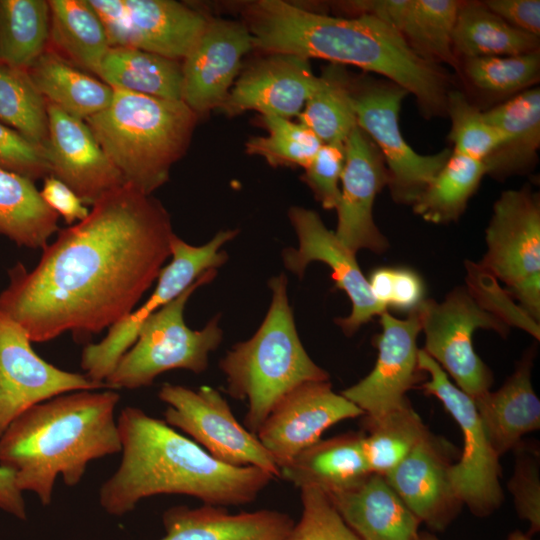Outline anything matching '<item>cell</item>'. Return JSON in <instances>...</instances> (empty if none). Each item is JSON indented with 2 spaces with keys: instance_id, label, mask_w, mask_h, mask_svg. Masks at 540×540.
<instances>
[{
  "instance_id": "cell-31",
  "label": "cell",
  "mask_w": 540,
  "mask_h": 540,
  "mask_svg": "<svg viewBox=\"0 0 540 540\" xmlns=\"http://www.w3.org/2000/svg\"><path fill=\"white\" fill-rule=\"evenodd\" d=\"M96 75L114 89L182 100V65L155 53L132 47H110Z\"/></svg>"
},
{
  "instance_id": "cell-40",
  "label": "cell",
  "mask_w": 540,
  "mask_h": 540,
  "mask_svg": "<svg viewBox=\"0 0 540 540\" xmlns=\"http://www.w3.org/2000/svg\"><path fill=\"white\" fill-rule=\"evenodd\" d=\"M446 112L451 120L449 140L454 152L481 160L508 141V136L491 124L484 112L458 91H448Z\"/></svg>"
},
{
  "instance_id": "cell-28",
  "label": "cell",
  "mask_w": 540,
  "mask_h": 540,
  "mask_svg": "<svg viewBox=\"0 0 540 540\" xmlns=\"http://www.w3.org/2000/svg\"><path fill=\"white\" fill-rule=\"evenodd\" d=\"M364 432H348L319 440L282 465L280 478L299 489L326 495L352 489L372 472L363 449Z\"/></svg>"
},
{
  "instance_id": "cell-18",
  "label": "cell",
  "mask_w": 540,
  "mask_h": 540,
  "mask_svg": "<svg viewBox=\"0 0 540 540\" xmlns=\"http://www.w3.org/2000/svg\"><path fill=\"white\" fill-rule=\"evenodd\" d=\"M289 219L298 237L297 248H286L283 261L286 268L303 277L307 266L314 261L331 268L332 278L338 289L343 290L352 303L347 317L335 319V323L347 336L353 335L363 324L387 311L373 297L368 279L360 269L356 257L329 230L313 210L292 207Z\"/></svg>"
},
{
  "instance_id": "cell-34",
  "label": "cell",
  "mask_w": 540,
  "mask_h": 540,
  "mask_svg": "<svg viewBox=\"0 0 540 540\" xmlns=\"http://www.w3.org/2000/svg\"><path fill=\"white\" fill-rule=\"evenodd\" d=\"M49 39L76 67L97 74L110 48L104 26L88 0H49Z\"/></svg>"
},
{
  "instance_id": "cell-3",
  "label": "cell",
  "mask_w": 540,
  "mask_h": 540,
  "mask_svg": "<svg viewBox=\"0 0 540 540\" xmlns=\"http://www.w3.org/2000/svg\"><path fill=\"white\" fill-rule=\"evenodd\" d=\"M117 425L122 458L99 489V504L109 515L124 516L141 500L161 494L186 495L213 506L246 505L275 479L256 467L218 461L140 408L122 409Z\"/></svg>"
},
{
  "instance_id": "cell-51",
  "label": "cell",
  "mask_w": 540,
  "mask_h": 540,
  "mask_svg": "<svg viewBox=\"0 0 540 540\" xmlns=\"http://www.w3.org/2000/svg\"><path fill=\"white\" fill-rule=\"evenodd\" d=\"M23 493L17 488L14 474L0 466V509L20 520L27 519Z\"/></svg>"
},
{
  "instance_id": "cell-46",
  "label": "cell",
  "mask_w": 540,
  "mask_h": 540,
  "mask_svg": "<svg viewBox=\"0 0 540 540\" xmlns=\"http://www.w3.org/2000/svg\"><path fill=\"white\" fill-rule=\"evenodd\" d=\"M345 162V143L322 144L305 167L304 180L325 209H336Z\"/></svg>"
},
{
  "instance_id": "cell-35",
  "label": "cell",
  "mask_w": 540,
  "mask_h": 540,
  "mask_svg": "<svg viewBox=\"0 0 540 540\" xmlns=\"http://www.w3.org/2000/svg\"><path fill=\"white\" fill-rule=\"evenodd\" d=\"M485 175L483 161L452 150L445 165L412 205L413 211L434 224L457 221Z\"/></svg>"
},
{
  "instance_id": "cell-29",
  "label": "cell",
  "mask_w": 540,
  "mask_h": 540,
  "mask_svg": "<svg viewBox=\"0 0 540 540\" xmlns=\"http://www.w3.org/2000/svg\"><path fill=\"white\" fill-rule=\"evenodd\" d=\"M486 119L508 141L485 160L486 174L497 179L528 171L540 148V90L531 87L485 111Z\"/></svg>"
},
{
  "instance_id": "cell-8",
  "label": "cell",
  "mask_w": 540,
  "mask_h": 540,
  "mask_svg": "<svg viewBox=\"0 0 540 540\" xmlns=\"http://www.w3.org/2000/svg\"><path fill=\"white\" fill-rule=\"evenodd\" d=\"M479 265L506 285L535 321L540 319V199L529 186L501 193L486 229Z\"/></svg>"
},
{
  "instance_id": "cell-32",
  "label": "cell",
  "mask_w": 540,
  "mask_h": 540,
  "mask_svg": "<svg viewBox=\"0 0 540 540\" xmlns=\"http://www.w3.org/2000/svg\"><path fill=\"white\" fill-rule=\"evenodd\" d=\"M58 217L33 181L0 168V235L18 246L43 249L59 231Z\"/></svg>"
},
{
  "instance_id": "cell-23",
  "label": "cell",
  "mask_w": 540,
  "mask_h": 540,
  "mask_svg": "<svg viewBox=\"0 0 540 540\" xmlns=\"http://www.w3.org/2000/svg\"><path fill=\"white\" fill-rule=\"evenodd\" d=\"M318 84L307 59L271 54L244 72L222 108L229 115L256 110L263 117L289 119L301 113Z\"/></svg>"
},
{
  "instance_id": "cell-13",
  "label": "cell",
  "mask_w": 540,
  "mask_h": 540,
  "mask_svg": "<svg viewBox=\"0 0 540 540\" xmlns=\"http://www.w3.org/2000/svg\"><path fill=\"white\" fill-rule=\"evenodd\" d=\"M406 90L390 81H373L363 85L353 102L357 126L371 139L381 153L387 171L388 187L393 200L413 205L428 184L447 162L452 149L433 155L414 151L402 135L399 113Z\"/></svg>"
},
{
  "instance_id": "cell-4",
  "label": "cell",
  "mask_w": 540,
  "mask_h": 540,
  "mask_svg": "<svg viewBox=\"0 0 540 540\" xmlns=\"http://www.w3.org/2000/svg\"><path fill=\"white\" fill-rule=\"evenodd\" d=\"M119 401L117 390H78L30 407L0 436V466L14 474L22 493L49 505L58 475L76 486L90 461L121 452Z\"/></svg>"
},
{
  "instance_id": "cell-6",
  "label": "cell",
  "mask_w": 540,
  "mask_h": 540,
  "mask_svg": "<svg viewBox=\"0 0 540 540\" xmlns=\"http://www.w3.org/2000/svg\"><path fill=\"white\" fill-rule=\"evenodd\" d=\"M272 292L267 314L254 335L236 343L220 360L227 393L247 400L244 426L253 433L279 400L309 381L329 380L305 350L294 321L287 294V278H271Z\"/></svg>"
},
{
  "instance_id": "cell-42",
  "label": "cell",
  "mask_w": 540,
  "mask_h": 540,
  "mask_svg": "<svg viewBox=\"0 0 540 540\" xmlns=\"http://www.w3.org/2000/svg\"><path fill=\"white\" fill-rule=\"evenodd\" d=\"M268 134L254 137L246 144L249 154L265 158L271 165L306 167L322 142L305 125L280 117H263Z\"/></svg>"
},
{
  "instance_id": "cell-5",
  "label": "cell",
  "mask_w": 540,
  "mask_h": 540,
  "mask_svg": "<svg viewBox=\"0 0 540 540\" xmlns=\"http://www.w3.org/2000/svg\"><path fill=\"white\" fill-rule=\"evenodd\" d=\"M113 90L110 105L85 122L125 184L151 195L187 149L198 115L182 100Z\"/></svg>"
},
{
  "instance_id": "cell-41",
  "label": "cell",
  "mask_w": 540,
  "mask_h": 540,
  "mask_svg": "<svg viewBox=\"0 0 540 540\" xmlns=\"http://www.w3.org/2000/svg\"><path fill=\"white\" fill-rule=\"evenodd\" d=\"M463 69L480 90L494 94L520 93L538 82L540 53L469 58L464 60Z\"/></svg>"
},
{
  "instance_id": "cell-15",
  "label": "cell",
  "mask_w": 540,
  "mask_h": 540,
  "mask_svg": "<svg viewBox=\"0 0 540 540\" xmlns=\"http://www.w3.org/2000/svg\"><path fill=\"white\" fill-rule=\"evenodd\" d=\"M25 330L0 311V436L21 413L48 399L78 390L110 389L85 374L42 359Z\"/></svg>"
},
{
  "instance_id": "cell-45",
  "label": "cell",
  "mask_w": 540,
  "mask_h": 540,
  "mask_svg": "<svg viewBox=\"0 0 540 540\" xmlns=\"http://www.w3.org/2000/svg\"><path fill=\"white\" fill-rule=\"evenodd\" d=\"M515 466L507 488L518 517L529 524L532 536L540 531L539 452L522 442L513 450Z\"/></svg>"
},
{
  "instance_id": "cell-38",
  "label": "cell",
  "mask_w": 540,
  "mask_h": 540,
  "mask_svg": "<svg viewBox=\"0 0 540 540\" xmlns=\"http://www.w3.org/2000/svg\"><path fill=\"white\" fill-rule=\"evenodd\" d=\"M363 449L372 473L385 476L428 434L421 417L407 401L375 420L364 419Z\"/></svg>"
},
{
  "instance_id": "cell-19",
  "label": "cell",
  "mask_w": 540,
  "mask_h": 540,
  "mask_svg": "<svg viewBox=\"0 0 540 540\" xmlns=\"http://www.w3.org/2000/svg\"><path fill=\"white\" fill-rule=\"evenodd\" d=\"M340 184L336 237L354 254L361 249L383 253L388 241L374 222L373 204L388 184V171L378 148L359 127L345 141Z\"/></svg>"
},
{
  "instance_id": "cell-14",
  "label": "cell",
  "mask_w": 540,
  "mask_h": 540,
  "mask_svg": "<svg viewBox=\"0 0 540 540\" xmlns=\"http://www.w3.org/2000/svg\"><path fill=\"white\" fill-rule=\"evenodd\" d=\"M110 47H132L173 60L184 59L208 20L173 0H88Z\"/></svg>"
},
{
  "instance_id": "cell-20",
  "label": "cell",
  "mask_w": 540,
  "mask_h": 540,
  "mask_svg": "<svg viewBox=\"0 0 540 540\" xmlns=\"http://www.w3.org/2000/svg\"><path fill=\"white\" fill-rule=\"evenodd\" d=\"M451 446L430 431L384 477L405 505L431 532H442L456 519L463 505L455 495L449 470Z\"/></svg>"
},
{
  "instance_id": "cell-27",
  "label": "cell",
  "mask_w": 540,
  "mask_h": 540,
  "mask_svg": "<svg viewBox=\"0 0 540 540\" xmlns=\"http://www.w3.org/2000/svg\"><path fill=\"white\" fill-rule=\"evenodd\" d=\"M533 353L527 352L496 391L473 399L487 438L498 457L540 428V400L531 381Z\"/></svg>"
},
{
  "instance_id": "cell-54",
  "label": "cell",
  "mask_w": 540,
  "mask_h": 540,
  "mask_svg": "<svg viewBox=\"0 0 540 540\" xmlns=\"http://www.w3.org/2000/svg\"><path fill=\"white\" fill-rule=\"evenodd\" d=\"M417 540H440L434 532L431 531H419Z\"/></svg>"
},
{
  "instance_id": "cell-17",
  "label": "cell",
  "mask_w": 540,
  "mask_h": 540,
  "mask_svg": "<svg viewBox=\"0 0 540 540\" xmlns=\"http://www.w3.org/2000/svg\"><path fill=\"white\" fill-rule=\"evenodd\" d=\"M363 415L355 404L333 391L329 380L309 381L279 400L256 435L280 468L321 440L331 426Z\"/></svg>"
},
{
  "instance_id": "cell-1",
  "label": "cell",
  "mask_w": 540,
  "mask_h": 540,
  "mask_svg": "<svg viewBox=\"0 0 540 540\" xmlns=\"http://www.w3.org/2000/svg\"><path fill=\"white\" fill-rule=\"evenodd\" d=\"M174 234L162 204L124 184L59 229L32 270L21 262L9 269L0 311L31 342L67 332L88 340L135 310L171 256Z\"/></svg>"
},
{
  "instance_id": "cell-30",
  "label": "cell",
  "mask_w": 540,
  "mask_h": 540,
  "mask_svg": "<svg viewBox=\"0 0 540 540\" xmlns=\"http://www.w3.org/2000/svg\"><path fill=\"white\" fill-rule=\"evenodd\" d=\"M27 71L48 103L75 118L85 121L106 109L112 101L111 86L55 51L45 50Z\"/></svg>"
},
{
  "instance_id": "cell-16",
  "label": "cell",
  "mask_w": 540,
  "mask_h": 540,
  "mask_svg": "<svg viewBox=\"0 0 540 540\" xmlns=\"http://www.w3.org/2000/svg\"><path fill=\"white\" fill-rule=\"evenodd\" d=\"M382 332L374 343L378 356L364 378L340 393L362 410L364 419L375 420L408 401L406 393L423 383L417 338L422 329L418 306L398 319L388 311L380 315Z\"/></svg>"
},
{
  "instance_id": "cell-24",
  "label": "cell",
  "mask_w": 540,
  "mask_h": 540,
  "mask_svg": "<svg viewBox=\"0 0 540 540\" xmlns=\"http://www.w3.org/2000/svg\"><path fill=\"white\" fill-rule=\"evenodd\" d=\"M462 1L366 0L347 6L358 15L377 17L394 28L408 46L425 61L458 67L452 46L453 30Z\"/></svg>"
},
{
  "instance_id": "cell-53",
  "label": "cell",
  "mask_w": 540,
  "mask_h": 540,
  "mask_svg": "<svg viewBox=\"0 0 540 540\" xmlns=\"http://www.w3.org/2000/svg\"><path fill=\"white\" fill-rule=\"evenodd\" d=\"M506 540H534V539H532V536H530L527 533H523L520 530H515L508 535Z\"/></svg>"
},
{
  "instance_id": "cell-2",
  "label": "cell",
  "mask_w": 540,
  "mask_h": 540,
  "mask_svg": "<svg viewBox=\"0 0 540 540\" xmlns=\"http://www.w3.org/2000/svg\"><path fill=\"white\" fill-rule=\"evenodd\" d=\"M244 15L256 48L359 67L411 93L425 116L446 112L447 75L439 65L419 57L394 28L375 16H330L281 0L251 3Z\"/></svg>"
},
{
  "instance_id": "cell-11",
  "label": "cell",
  "mask_w": 540,
  "mask_h": 540,
  "mask_svg": "<svg viewBox=\"0 0 540 540\" xmlns=\"http://www.w3.org/2000/svg\"><path fill=\"white\" fill-rule=\"evenodd\" d=\"M238 230L218 232L201 246L188 244L176 234L171 240V261L163 266L157 285L148 300L108 329L98 343H88L81 355V368L92 381L105 383L120 357L134 344L142 323L157 310L177 298L205 272L219 268L228 258L222 246L235 238Z\"/></svg>"
},
{
  "instance_id": "cell-47",
  "label": "cell",
  "mask_w": 540,
  "mask_h": 540,
  "mask_svg": "<svg viewBox=\"0 0 540 540\" xmlns=\"http://www.w3.org/2000/svg\"><path fill=\"white\" fill-rule=\"evenodd\" d=\"M0 168L33 182L51 175L47 151L1 122Z\"/></svg>"
},
{
  "instance_id": "cell-37",
  "label": "cell",
  "mask_w": 540,
  "mask_h": 540,
  "mask_svg": "<svg viewBox=\"0 0 540 540\" xmlns=\"http://www.w3.org/2000/svg\"><path fill=\"white\" fill-rule=\"evenodd\" d=\"M298 118L323 144L345 143L358 126L352 85L344 70L334 65L319 76Z\"/></svg>"
},
{
  "instance_id": "cell-44",
  "label": "cell",
  "mask_w": 540,
  "mask_h": 540,
  "mask_svg": "<svg viewBox=\"0 0 540 540\" xmlns=\"http://www.w3.org/2000/svg\"><path fill=\"white\" fill-rule=\"evenodd\" d=\"M300 499V518L286 540H362L344 523L322 491L300 489Z\"/></svg>"
},
{
  "instance_id": "cell-36",
  "label": "cell",
  "mask_w": 540,
  "mask_h": 540,
  "mask_svg": "<svg viewBox=\"0 0 540 540\" xmlns=\"http://www.w3.org/2000/svg\"><path fill=\"white\" fill-rule=\"evenodd\" d=\"M50 10L45 0H0V63L27 70L46 50Z\"/></svg>"
},
{
  "instance_id": "cell-50",
  "label": "cell",
  "mask_w": 540,
  "mask_h": 540,
  "mask_svg": "<svg viewBox=\"0 0 540 540\" xmlns=\"http://www.w3.org/2000/svg\"><path fill=\"white\" fill-rule=\"evenodd\" d=\"M421 277L408 268H394L390 306L410 312L424 300Z\"/></svg>"
},
{
  "instance_id": "cell-43",
  "label": "cell",
  "mask_w": 540,
  "mask_h": 540,
  "mask_svg": "<svg viewBox=\"0 0 540 540\" xmlns=\"http://www.w3.org/2000/svg\"><path fill=\"white\" fill-rule=\"evenodd\" d=\"M466 288L475 301L487 312L496 316L508 327L515 326L540 339L539 323L513 301L507 290L479 263L466 261Z\"/></svg>"
},
{
  "instance_id": "cell-49",
  "label": "cell",
  "mask_w": 540,
  "mask_h": 540,
  "mask_svg": "<svg viewBox=\"0 0 540 540\" xmlns=\"http://www.w3.org/2000/svg\"><path fill=\"white\" fill-rule=\"evenodd\" d=\"M483 3L513 28L539 37V0H487Z\"/></svg>"
},
{
  "instance_id": "cell-21",
  "label": "cell",
  "mask_w": 540,
  "mask_h": 540,
  "mask_svg": "<svg viewBox=\"0 0 540 540\" xmlns=\"http://www.w3.org/2000/svg\"><path fill=\"white\" fill-rule=\"evenodd\" d=\"M47 157L51 175L71 188L85 205H93L125 184L84 120L47 102Z\"/></svg>"
},
{
  "instance_id": "cell-22",
  "label": "cell",
  "mask_w": 540,
  "mask_h": 540,
  "mask_svg": "<svg viewBox=\"0 0 540 540\" xmlns=\"http://www.w3.org/2000/svg\"><path fill=\"white\" fill-rule=\"evenodd\" d=\"M252 47V37L244 24L208 20L183 59L182 101L197 115L222 106L243 56Z\"/></svg>"
},
{
  "instance_id": "cell-26",
  "label": "cell",
  "mask_w": 540,
  "mask_h": 540,
  "mask_svg": "<svg viewBox=\"0 0 540 540\" xmlns=\"http://www.w3.org/2000/svg\"><path fill=\"white\" fill-rule=\"evenodd\" d=\"M344 523L362 540H417L419 520L385 477L371 473L356 487L327 495Z\"/></svg>"
},
{
  "instance_id": "cell-52",
  "label": "cell",
  "mask_w": 540,
  "mask_h": 540,
  "mask_svg": "<svg viewBox=\"0 0 540 540\" xmlns=\"http://www.w3.org/2000/svg\"><path fill=\"white\" fill-rule=\"evenodd\" d=\"M394 268L375 269L369 277V287L377 303L387 310L391 303Z\"/></svg>"
},
{
  "instance_id": "cell-9",
  "label": "cell",
  "mask_w": 540,
  "mask_h": 540,
  "mask_svg": "<svg viewBox=\"0 0 540 540\" xmlns=\"http://www.w3.org/2000/svg\"><path fill=\"white\" fill-rule=\"evenodd\" d=\"M418 364L429 377L421 384V389L443 404L463 436L462 454L449 470L452 489L472 514L486 517L504 500L499 457L487 438L473 399L453 384L423 349H419Z\"/></svg>"
},
{
  "instance_id": "cell-7",
  "label": "cell",
  "mask_w": 540,
  "mask_h": 540,
  "mask_svg": "<svg viewBox=\"0 0 540 540\" xmlns=\"http://www.w3.org/2000/svg\"><path fill=\"white\" fill-rule=\"evenodd\" d=\"M216 274L215 269L205 272L142 323L136 341L105 380L110 389L150 386L156 377L169 370L184 369L200 374L208 368L209 355L223 338L219 317L212 318L200 330H192L185 323L184 309L194 291L211 282Z\"/></svg>"
},
{
  "instance_id": "cell-48",
  "label": "cell",
  "mask_w": 540,
  "mask_h": 540,
  "mask_svg": "<svg viewBox=\"0 0 540 540\" xmlns=\"http://www.w3.org/2000/svg\"><path fill=\"white\" fill-rule=\"evenodd\" d=\"M40 194L45 203L70 226L85 219L89 210L80 197L65 183L50 175L44 178Z\"/></svg>"
},
{
  "instance_id": "cell-12",
  "label": "cell",
  "mask_w": 540,
  "mask_h": 540,
  "mask_svg": "<svg viewBox=\"0 0 540 540\" xmlns=\"http://www.w3.org/2000/svg\"><path fill=\"white\" fill-rule=\"evenodd\" d=\"M167 405L165 422L188 434L211 456L236 467H256L280 478V470L259 441L234 416L227 400L213 387L193 390L165 383L158 392Z\"/></svg>"
},
{
  "instance_id": "cell-39",
  "label": "cell",
  "mask_w": 540,
  "mask_h": 540,
  "mask_svg": "<svg viewBox=\"0 0 540 540\" xmlns=\"http://www.w3.org/2000/svg\"><path fill=\"white\" fill-rule=\"evenodd\" d=\"M0 122L46 150L47 101L25 69L0 63Z\"/></svg>"
},
{
  "instance_id": "cell-25",
  "label": "cell",
  "mask_w": 540,
  "mask_h": 540,
  "mask_svg": "<svg viewBox=\"0 0 540 540\" xmlns=\"http://www.w3.org/2000/svg\"><path fill=\"white\" fill-rule=\"evenodd\" d=\"M159 540H286L295 521L287 513L261 509L232 514L225 507L174 506L162 514Z\"/></svg>"
},
{
  "instance_id": "cell-10",
  "label": "cell",
  "mask_w": 540,
  "mask_h": 540,
  "mask_svg": "<svg viewBox=\"0 0 540 540\" xmlns=\"http://www.w3.org/2000/svg\"><path fill=\"white\" fill-rule=\"evenodd\" d=\"M418 308L425 335L423 350L472 399L489 391L493 375L475 352L473 334L489 329L504 337L509 327L484 310L466 286L454 288L441 302L424 299Z\"/></svg>"
},
{
  "instance_id": "cell-33",
  "label": "cell",
  "mask_w": 540,
  "mask_h": 540,
  "mask_svg": "<svg viewBox=\"0 0 540 540\" xmlns=\"http://www.w3.org/2000/svg\"><path fill=\"white\" fill-rule=\"evenodd\" d=\"M454 54L463 60L515 56L539 51V37L507 24L483 2L462 1L452 36Z\"/></svg>"
}]
</instances>
